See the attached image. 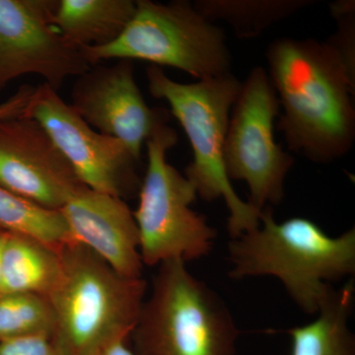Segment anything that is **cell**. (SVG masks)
I'll use <instances>...</instances> for the list:
<instances>
[{
    "instance_id": "8",
    "label": "cell",
    "mask_w": 355,
    "mask_h": 355,
    "mask_svg": "<svg viewBox=\"0 0 355 355\" xmlns=\"http://www.w3.org/2000/svg\"><path fill=\"white\" fill-rule=\"evenodd\" d=\"M279 108L270 76L263 67H254L233 106L223 162L230 181L248 184V202L260 211L282 202L284 181L294 164L293 156L275 141L273 125Z\"/></svg>"
},
{
    "instance_id": "21",
    "label": "cell",
    "mask_w": 355,
    "mask_h": 355,
    "mask_svg": "<svg viewBox=\"0 0 355 355\" xmlns=\"http://www.w3.org/2000/svg\"><path fill=\"white\" fill-rule=\"evenodd\" d=\"M36 87L22 85L12 96L0 103V120L24 116Z\"/></svg>"
},
{
    "instance_id": "11",
    "label": "cell",
    "mask_w": 355,
    "mask_h": 355,
    "mask_svg": "<svg viewBox=\"0 0 355 355\" xmlns=\"http://www.w3.org/2000/svg\"><path fill=\"white\" fill-rule=\"evenodd\" d=\"M0 187L55 211L87 188L44 128L26 116L0 120Z\"/></svg>"
},
{
    "instance_id": "2",
    "label": "cell",
    "mask_w": 355,
    "mask_h": 355,
    "mask_svg": "<svg viewBox=\"0 0 355 355\" xmlns=\"http://www.w3.org/2000/svg\"><path fill=\"white\" fill-rule=\"evenodd\" d=\"M228 253L231 279L277 277L305 314L317 315L331 282L354 275L355 228L331 237L304 217L277 223L266 207L260 226L232 239Z\"/></svg>"
},
{
    "instance_id": "6",
    "label": "cell",
    "mask_w": 355,
    "mask_h": 355,
    "mask_svg": "<svg viewBox=\"0 0 355 355\" xmlns=\"http://www.w3.org/2000/svg\"><path fill=\"white\" fill-rule=\"evenodd\" d=\"M225 39L223 30L190 1L137 0L132 19L116 41L83 51L91 65L108 60H144L203 80L230 73L232 58Z\"/></svg>"
},
{
    "instance_id": "1",
    "label": "cell",
    "mask_w": 355,
    "mask_h": 355,
    "mask_svg": "<svg viewBox=\"0 0 355 355\" xmlns=\"http://www.w3.org/2000/svg\"><path fill=\"white\" fill-rule=\"evenodd\" d=\"M266 58L284 109L277 128L289 149L316 163L349 153L355 140V64L329 40L279 39Z\"/></svg>"
},
{
    "instance_id": "7",
    "label": "cell",
    "mask_w": 355,
    "mask_h": 355,
    "mask_svg": "<svg viewBox=\"0 0 355 355\" xmlns=\"http://www.w3.org/2000/svg\"><path fill=\"white\" fill-rule=\"evenodd\" d=\"M177 141L176 130L168 125L159 127L146 141V172L133 211L144 266L202 259L211 252L217 236L207 218L191 209L198 197L193 184L168 163V150Z\"/></svg>"
},
{
    "instance_id": "3",
    "label": "cell",
    "mask_w": 355,
    "mask_h": 355,
    "mask_svg": "<svg viewBox=\"0 0 355 355\" xmlns=\"http://www.w3.org/2000/svg\"><path fill=\"white\" fill-rule=\"evenodd\" d=\"M58 253L62 272L46 298L55 320L51 340L60 355H88L130 340L146 300V280L120 275L74 240Z\"/></svg>"
},
{
    "instance_id": "14",
    "label": "cell",
    "mask_w": 355,
    "mask_h": 355,
    "mask_svg": "<svg viewBox=\"0 0 355 355\" xmlns=\"http://www.w3.org/2000/svg\"><path fill=\"white\" fill-rule=\"evenodd\" d=\"M135 11L132 0H58L53 25L76 48L113 43Z\"/></svg>"
},
{
    "instance_id": "4",
    "label": "cell",
    "mask_w": 355,
    "mask_h": 355,
    "mask_svg": "<svg viewBox=\"0 0 355 355\" xmlns=\"http://www.w3.org/2000/svg\"><path fill=\"white\" fill-rule=\"evenodd\" d=\"M149 93L165 100L179 121L193 148V161L184 176L205 202L223 198L229 210L228 231L232 239L259 227L261 211L237 195L224 168L223 147L231 109L242 83L231 73L181 83L161 67L146 69Z\"/></svg>"
},
{
    "instance_id": "9",
    "label": "cell",
    "mask_w": 355,
    "mask_h": 355,
    "mask_svg": "<svg viewBox=\"0 0 355 355\" xmlns=\"http://www.w3.org/2000/svg\"><path fill=\"white\" fill-rule=\"evenodd\" d=\"M24 116L44 128L87 188L123 200L139 191L140 159L121 140L91 128L58 91L36 87Z\"/></svg>"
},
{
    "instance_id": "13",
    "label": "cell",
    "mask_w": 355,
    "mask_h": 355,
    "mask_svg": "<svg viewBox=\"0 0 355 355\" xmlns=\"http://www.w3.org/2000/svg\"><path fill=\"white\" fill-rule=\"evenodd\" d=\"M60 211L72 240L88 248L120 275L142 277L139 228L125 200L85 188Z\"/></svg>"
},
{
    "instance_id": "23",
    "label": "cell",
    "mask_w": 355,
    "mask_h": 355,
    "mask_svg": "<svg viewBox=\"0 0 355 355\" xmlns=\"http://www.w3.org/2000/svg\"><path fill=\"white\" fill-rule=\"evenodd\" d=\"M7 235H8V232L0 230V279H1L2 256H3V250L4 246H6Z\"/></svg>"
},
{
    "instance_id": "19",
    "label": "cell",
    "mask_w": 355,
    "mask_h": 355,
    "mask_svg": "<svg viewBox=\"0 0 355 355\" xmlns=\"http://www.w3.org/2000/svg\"><path fill=\"white\" fill-rule=\"evenodd\" d=\"M55 329L48 298L23 292H0V342L30 336L51 338Z\"/></svg>"
},
{
    "instance_id": "17",
    "label": "cell",
    "mask_w": 355,
    "mask_h": 355,
    "mask_svg": "<svg viewBox=\"0 0 355 355\" xmlns=\"http://www.w3.org/2000/svg\"><path fill=\"white\" fill-rule=\"evenodd\" d=\"M313 3V0H198L193 6L210 22L226 21L238 38L251 39Z\"/></svg>"
},
{
    "instance_id": "10",
    "label": "cell",
    "mask_w": 355,
    "mask_h": 355,
    "mask_svg": "<svg viewBox=\"0 0 355 355\" xmlns=\"http://www.w3.org/2000/svg\"><path fill=\"white\" fill-rule=\"evenodd\" d=\"M58 0H0V91L28 74L58 91L92 65L53 25Z\"/></svg>"
},
{
    "instance_id": "5",
    "label": "cell",
    "mask_w": 355,
    "mask_h": 355,
    "mask_svg": "<svg viewBox=\"0 0 355 355\" xmlns=\"http://www.w3.org/2000/svg\"><path fill=\"white\" fill-rule=\"evenodd\" d=\"M239 334L218 293L172 260L158 266L130 342L135 355H236Z\"/></svg>"
},
{
    "instance_id": "18",
    "label": "cell",
    "mask_w": 355,
    "mask_h": 355,
    "mask_svg": "<svg viewBox=\"0 0 355 355\" xmlns=\"http://www.w3.org/2000/svg\"><path fill=\"white\" fill-rule=\"evenodd\" d=\"M0 230L31 236L58 249L72 240L60 211L44 209L1 187Z\"/></svg>"
},
{
    "instance_id": "20",
    "label": "cell",
    "mask_w": 355,
    "mask_h": 355,
    "mask_svg": "<svg viewBox=\"0 0 355 355\" xmlns=\"http://www.w3.org/2000/svg\"><path fill=\"white\" fill-rule=\"evenodd\" d=\"M0 355H60L50 338L30 336L0 342Z\"/></svg>"
},
{
    "instance_id": "12",
    "label": "cell",
    "mask_w": 355,
    "mask_h": 355,
    "mask_svg": "<svg viewBox=\"0 0 355 355\" xmlns=\"http://www.w3.org/2000/svg\"><path fill=\"white\" fill-rule=\"evenodd\" d=\"M133 62L92 65L76 77L70 106L97 132L121 140L135 157L159 127L170 119L166 109L150 108L135 78Z\"/></svg>"
},
{
    "instance_id": "16",
    "label": "cell",
    "mask_w": 355,
    "mask_h": 355,
    "mask_svg": "<svg viewBox=\"0 0 355 355\" xmlns=\"http://www.w3.org/2000/svg\"><path fill=\"white\" fill-rule=\"evenodd\" d=\"M62 272L58 248L31 236L8 233L2 256L0 292L46 296Z\"/></svg>"
},
{
    "instance_id": "15",
    "label": "cell",
    "mask_w": 355,
    "mask_h": 355,
    "mask_svg": "<svg viewBox=\"0 0 355 355\" xmlns=\"http://www.w3.org/2000/svg\"><path fill=\"white\" fill-rule=\"evenodd\" d=\"M354 280L331 287L312 323L289 329L291 355H355L349 320L354 306Z\"/></svg>"
},
{
    "instance_id": "22",
    "label": "cell",
    "mask_w": 355,
    "mask_h": 355,
    "mask_svg": "<svg viewBox=\"0 0 355 355\" xmlns=\"http://www.w3.org/2000/svg\"><path fill=\"white\" fill-rule=\"evenodd\" d=\"M128 343V340H114L103 345L88 355H135Z\"/></svg>"
}]
</instances>
